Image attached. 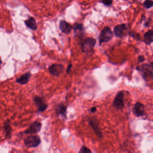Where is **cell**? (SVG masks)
I'll return each mask as SVG.
<instances>
[{
	"label": "cell",
	"mask_w": 153,
	"mask_h": 153,
	"mask_svg": "<svg viewBox=\"0 0 153 153\" xmlns=\"http://www.w3.org/2000/svg\"><path fill=\"white\" fill-rule=\"evenodd\" d=\"M40 137L36 135H31L24 140L25 146L28 148H34L38 146L41 144Z\"/></svg>",
	"instance_id": "4"
},
{
	"label": "cell",
	"mask_w": 153,
	"mask_h": 153,
	"mask_svg": "<svg viewBox=\"0 0 153 153\" xmlns=\"http://www.w3.org/2000/svg\"><path fill=\"white\" fill-rule=\"evenodd\" d=\"M143 5L145 8L149 9L153 7V1L152 0H146Z\"/></svg>",
	"instance_id": "19"
},
{
	"label": "cell",
	"mask_w": 153,
	"mask_h": 153,
	"mask_svg": "<svg viewBox=\"0 0 153 153\" xmlns=\"http://www.w3.org/2000/svg\"><path fill=\"white\" fill-rule=\"evenodd\" d=\"M113 33L111 29L109 27H105L101 31L98 36V41L100 46L102 44L110 42L113 37Z\"/></svg>",
	"instance_id": "2"
},
{
	"label": "cell",
	"mask_w": 153,
	"mask_h": 153,
	"mask_svg": "<svg viewBox=\"0 0 153 153\" xmlns=\"http://www.w3.org/2000/svg\"><path fill=\"white\" fill-rule=\"evenodd\" d=\"M144 42L147 45H150L153 42V31L149 30L144 35Z\"/></svg>",
	"instance_id": "16"
},
{
	"label": "cell",
	"mask_w": 153,
	"mask_h": 153,
	"mask_svg": "<svg viewBox=\"0 0 153 153\" xmlns=\"http://www.w3.org/2000/svg\"><path fill=\"white\" fill-rule=\"evenodd\" d=\"M4 127H5V130L6 131L7 136H9L11 131V126H10V123L9 121H7L5 123V124H4Z\"/></svg>",
	"instance_id": "18"
},
{
	"label": "cell",
	"mask_w": 153,
	"mask_h": 153,
	"mask_svg": "<svg viewBox=\"0 0 153 153\" xmlns=\"http://www.w3.org/2000/svg\"><path fill=\"white\" fill-rule=\"evenodd\" d=\"M27 27L33 30H36L37 29V25L36 21L33 17H30L25 22Z\"/></svg>",
	"instance_id": "17"
},
{
	"label": "cell",
	"mask_w": 153,
	"mask_h": 153,
	"mask_svg": "<svg viewBox=\"0 0 153 153\" xmlns=\"http://www.w3.org/2000/svg\"><path fill=\"white\" fill-rule=\"evenodd\" d=\"M79 153H91L92 151L88 148L85 146H82L80 148V150L79 151Z\"/></svg>",
	"instance_id": "20"
},
{
	"label": "cell",
	"mask_w": 153,
	"mask_h": 153,
	"mask_svg": "<svg viewBox=\"0 0 153 153\" xmlns=\"http://www.w3.org/2000/svg\"><path fill=\"white\" fill-rule=\"evenodd\" d=\"M127 30V26L126 24H120L117 25L114 27V33L116 37L122 38L124 36Z\"/></svg>",
	"instance_id": "9"
},
{
	"label": "cell",
	"mask_w": 153,
	"mask_h": 153,
	"mask_svg": "<svg viewBox=\"0 0 153 153\" xmlns=\"http://www.w3.org/2000/svg\"><path fill=\"white\" fill-rule=\"evenodd\" d=\"M130 36H131V37H133L134 39H137V40H139L140 36H139V34L137 33H132V32H131V33H130Z\"/></svg>",
	"instance_id": "22"
},
{
	"label": "cell",
	"mask_w": 153,
	"mask_h": 153,
	"mask_svg": "<svg viewBox=\"0 0 153 153\" xmlns=\"http://www.w3.org/2000/svg\"><path fill=\"white\" fill-rule=\"evenodd\" d=\"M1 63H2V61H1V59H0V66L1 65Z\"/></svg>",
	"instance_id": "26"
},
{
	"label": "cell",
	"mask_w": 153,
	"mask_h": 153,
	"mask_svg": "<svg viewBox=\"0 0 153 153\" xmlns=\"http://www.w3.org/2000/svg\"><path fill=\"white\" fill-rule=\"evenodd\" d=\"M124 91H120L118 92L114 97L113 102V105L117 110H121L124 107Z\"/></svg>",
	"instance_id": "5"
},
{
	"label": "cell",
	"mask_w": 153,
	"mask_h": 153,
	"mask_svg": "<svg viewBox=\"0 0 153 153\" xmlns=\"http://www.w3.org/2000/svg\"><path fill=\"white\" fill-rule=\"evenodd\" d=\"M153 62H151L150 64H144L137 66L136 69L142 73L143 79L147 81L149 79L153 78Z\"/></svg>",
	"instance_id": "1"
},
{
	"label": "cell",
	"mask_w": 153,
	"mask_h": 153,
	"mask_svg": "<svg viewBox=\"0 0 153 153\" xmlns=\"http://www.w3.org/2000/svg\"><path fill=\"white\" fill-rule=\"evenodd\" d=\"M74 26H73V30L74 31V33L78 36H82L85 33V27L82 24H76Z\"/></svg>",
	"instance_id": "15"
},
{
	"label": "cell",
	"mask_w": 153,
	"mask_h": 153,
	"mask_svg": "<svg viewBox=\"0 0 153 153\" xmlns=\"http://www.w3.org/2000/svg\"><path fill=\"white\" fill-rule=\"evenodd\" d=\"M42 123L40 122H34L25 131V133L27 134H37L41 131L42 128Z\"/></svg>",
	"instance_id": "10"
},
{
	"label": "cell",
	"mask_w": 153,
	"mask_h": 153,
	"mask_svg": "<svg viewBox=\"0 0 153 153\" xmlns=\"http://www.w3.org/2000/svg\"><path fill=\"white\" fill-rule=\"evenodd\" d=\"M31 76H32V74L30 72L25 73L19 78L17 79L16 82L21 85H25L29 82Z\"/></svg>",
	"instance_id": "14"
},
{
	"label": "cell",
	"mask_w": 153,
	"mask_h": 153,
	"mask_svg": "<svg viewBox=\"0 0 153 153\" xmlns=\"http://www.w3.org/2000/svg\"><path fill=\"white\" fill-rule=\"evenodd\" d=\"M145 105L140 102H137L132 109V112L135 116L142 117L145 115Z\"/></svg>",
	"instance_id": "8"
},
{
	"label": "cell",
	"mask_w": 153,
	"mask_h": 153,
	"mask_svg": "<svg viewBox=\"0 0 153 153\" xmlns=\"http://www.w3.org/2000/svg\"><path fill=\"white\" fill-rule=\"evenodd\" d=\"M34 100L36 106L38 107V111H44L48 108V105L45 103L43 100L39 97H36Z\"/></svg>",
	"instance_id": "12"
},
{
	"label": "cell",
	"mask_w": 153,
	"mask_h": 153,
	"mask_svg": "<svg viewBox=\"0 0 153 153\" xmlns=\"http://www.w3.org/2000/svg\"><path fill=\"white\" fill-rule=\"evenodd\" d=\"M64 67L62 64H53L49 68L50 73L54 76L58 77L63 73Z\"/></svg>",
	"instance_id": "7"
},
{
	"label": "cell",
	"mask_w": 153,
	"mask_h": 153,
	"mask_svg": "<svg viewBox=\"0 0 153 153\" xmlns=\"http://www.w3.org/2000/svg\"><path fill=\"white\" fill-rule=\"evenodd\" d=\"M72 68V64H71V63H70V64L68 65L67 69H66V73H67V74H69L71 71V68Z\"/></svg>",
	"instance_id": "24"
},
{
	"label": "cell",
	"mask_w": 153,
	"mask_h": 153,
	"mask_svg": "<svg viewBox=\"0 0 153 153\" xmlns=\"http://www.w3.org/2000/svg\"><path fill=\"white\" fill-rule=\"evenodd\" d=\"M97 41L93 37H87L85 39L81 45L82 52L86 54L92 52L96 44Z\"/></svg>",
	"instance_id": "3"
},
{
	"label": "cell",
	"mask_w": 153,
	"mask_h": 153,
	"mask_svg": "<svg viewBox=\"0 0 153 153\" xmlns=\"http://www.w3.org/2000/svg\"><path fill=\"white\" fill-rule=\"evenodd\" d=\"M146 61L145 57L143 55H140L138 57V63H142Z\"/></svg>",
	"instance_id": "23"
},
{
	"label": "cell",
	"mask_w": 153,
	"mask_h": 153,
	"mask_svg": "<svg viewBox=\"0 0 153 153\" xmlns=\"http://www.w3.org/2000/svg\"><path fill=\"white\" fill-rule=\"evenodd\" d=\"M100 3H102L106 7H110L113 2V0H101Z\"/></svg>",
	"instance_id": "21"
},
{
	"label": "cell",
	"mask_w": 153,
	"mask_h": 153,
	"mask_svg": "<svg viewBox=\"0 0 153 153\" xmlns=\"http://www.w3.org/2000/svg\"><path fill=\"white\" fill-rule=\"evenodd\" d=\"M88 124L94 131L96 135L99 138H102L103 137L102 132L99 127L98 121L95 118H90L88 120Z\"/></svg>",
	"instance_id": "6"
},
{
	"label": "cell",
	"mask_w": 153,
	"mask_h": 153,
	"mask_svg": "<svg viewBox=\"0 0 153 153\" xmlns=\"http://www.w3.org/2000/svg\"><path fill=\"white\" fill-rule=\"evenodd\" d=\"M59 27L60 30L62 33L65 34H69L73 30V26H71L69 23L64 20L60 21L59 24Z\"/></svg>",
	"instance_id": "11"
},
{
	"label": "cell",
	"mask_w": 153,
	"mask_h": 153,
	"mask_svg": "<svg viewBox=\"0 0 153 153\" xmlns=\"http://www.w3.org/2000/svg\"><path fill=\"white\" fill-rule=\"evenodd\" d=\"M90 112L92 113H94L96 112L97 111V107H93L90 109Z\"/></svg>",
	"instance_id": "25"
},
{
	"label": "cell",
	"mask_w": 153,
	"mask_h": 153,
	"mask_svg": "<svg viewBox=\"0 0 153 153\" xmlns=\"http://www.w3.org/2000/svg\"><path fill=\"white\" fill-rule=\"evenodd\" d=\"M56 114L62 115L65 119H67V106L63 103L59 104L56 109Z\"/></svg>",
	"instance_id": "13"
}]
</instances>
